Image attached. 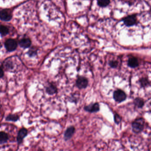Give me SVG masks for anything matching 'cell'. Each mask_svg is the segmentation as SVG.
Instances as JSON below:
<instances>
[{
	"label": "cell",
	"instance_id": "cell-1",
	"mask_svg": "<svg viewBox=\"0 0 151 151\" xmlns=\"http://www.w3.org/2000/svg\"><path fill=\"white\" fill-rule=\"evenodd\" d=\"M145 120L142 117L137 118L133 122L132 124V130L135 134L141 133L144 128Z\"/></svg>",
	"mask_w": 151,
	"mask_h": 151
},
{
	"label": "cell",
	"instance_id": "cell-7",
	"mask_svg": "<svg viewBox=\"0 0 151 151\" xmlns=\"http://www.w3.org/2000/svg\"><path fill=\"white\" fill-rule=\"evenodd\" d=\"M11 11L7 9L2 10L0 12V19L4 21H9L12 18Z\"/></svg>",
	"mask_w": 151,
	"mask_h": 151
},
{
	"label": "cell",
	"instance_id": "cell-4",
	"mask_svg": "<svg viewBox=\"0 0 151 151\" xmlns=\"http://www.w3.org/2000/svg\"><path fill=\"white\" fill-rule=\"evenodd\" d=\"M17 43L14 39H8L5 43V47L8 52L14 51L17 48Z\"/></svg>",
	"mask_w": 151,
	"mask_h": 151
},
{
	"label": "cell",
	"instance_id": "cell-6",
	"mask_svg": "<svg viewBox=\"0 0 151 151\" xmlns=\"http://www.w3.org/2000/svg\"><path fill=\"white\" fill-rule=\"evenodd\" d=\"M84 110L88 112L96 113L100 110V105L98 103H91L84 107Z\"/></svg>",
	"mask_w": 151,
	"mask_h": 151
},
{
	"label": "cell",
	"instance_id": "cell-22",
	"mask_svg": "<svg viewBox=\"0 0 151 151\" xmlns=\"http://www.w3.org/2000/svg\"><path fill=\"white\" fill-rule=\"evenodd\" d=\"M4 75V71H3V68L0 66V78H1L3 77Z\"/></svg>",
	"mask_w": 151,
	"mask_h": 151
},
{
	"label": "cell",
	"instance_id": "cell-12",
	"mask_svg": "<svg viewBox=\"0 0 151 151\" xmlns=\"http://www.w3.org/2000/svg\"><path fill=\"white\" fill-rule=\"evenodd\" d=\"M31 44L30 40L27 38H24L20 40L19 42V44L20 47L23 48H28Z\"/></svg>",
	"mask_w": 151,
	"mask_h": 151
},
{
	"label": "cell",
	"instance_id": "cell-11",
	"mask_svg": "<svg viewBox=\"0 0 151 151\" xmlns=\"http://www.w3.org/2000/svg\"><path fill=\"white\" fill-rule=\"evenodd\" d=\"M46 92L49 95H53L57 93V89L56 86L53 84H49L46 88Z\"/></svg>",
	"mask_w": 151,
	"mask_h": 151
},
{
	"label": "cell",
	"instance_id": "cell-21",
	"mask_svg": "<svg viewBox=\"0 0 151 151\" xmlns=\"http://www.w3.org/2000/svg\"><path fill=\"white\" fill-rule=\"evenodd\" d=\"M118 63L117 61L115 60H111L109 63V65L111 68H116L118 66Z\"/></svg>",
	"mask_w": 151,
	"mask_h": 151
},
{
	"label": "cell",
	"instance_id": "cell-5",
	"mask_svg": "<svg viewBox=\"0 0 151 151\" xmlns=\"http://www.w3.org/2000/svg\"><path fill=\"white\" fill-rule=\"evenodd\" d=\"M124 24L128 27L134 25L136 23V16L134 15H130L124 18L123 20Z\"/></svg>",
	"mask_w": 151,
	"mask_h": 151
},
{
	"label": "cell",
	"instance_id": "cell-23",
	"mask_svg": "<svg viewBox=\"0 0 151 151\" xmlns=\"http://www.w3.org/2000/svg\"><path fill=\"white\" fill-rule=\"evenodd\" d=\"M36 54V51L34 50H31L29 52V55L31 56H33V55H35Z\"/></svg>",
	"mask_w": 151,
	"mask_h": 151
},
{
	"label": "cell",
	"instance_id": "cell-9",
	"mask_svg": "<svg viewBox=\"0 0 151 151\" xmlns=\"http://www.w3.org/2000/svg\"><path fill=\"white\" fill-rule=\"evenodd\" d=\"M28 134V130L25 128L21 129L19 131L17 137V141L18 144H20L22 142L23 139L25 138V136H27Z\"/></svg>",
	"mask_w": 151,
	"mask_h": 151
},
{
	"label": "cell",
	"instance_id": "cell-15",
	"mask_svg": "<svg viewBox=\"0 0 151 151\" xmlns=\"http://www.w3.org/2000/svg\"><path fill=\"white\" fill-rule=\"evenodd\" d=\"M139 82L142 87H145L150 85V82L148 79L146 78H142L139 80Z\"/></svg>",
	"mask_w": 151,
	"mask_h": 151
},
{
	"label": "cell",
	"instance_id": "cell-10",
	"mask_svg": "<svg viewBox=\"0 0 151 151\" xmlns=\"http://www.w3.org/2000/svg\"><path fill=\"white\" fill-rule=\"evenodd\" d=\"M139 62L137 58L134 57H131L128 61V66L132 68L137 67L139 66Z\"/></svg>",
	"mask_w": 151,
	"mask_h": 151
},
{
	"label": "cell",
	"instance_id": "cell-19",
	"mask_svg": "<svg viewBox=\"0 0 151 151\" xmlns=\"http://www.w3.org/2000/svg\"><path fill=\"white\" fill-rule=\"evenodd\" d=\"M8 33V29L6 26L1 25L0 26V33L2 36L6 35Z\"/></svg>",
	"mask_w": 151,
	"mask_h": 151
},
{
	"label": "cell",
	"instance_id": "cell-13",
	"mask_svg": "<svg viewBox=\"0 0 151 151\" xmlns=\"http://www.w3.org/2000/svg\"><path fill=\"white\" fill-rule=\"evenodd\" d=\"M9 139L8 134L4 132H0V144L7 143Z\"/></svg>",
	"mask_w": 151,
	"mask_h": 151
},
{
	"label": "cell",
	"instance_id": "cell-2",
	"mask_svg": "<svg viewBox=\"0 0 151 151\" xmlns=\"http://www.w3.org/2000/svg\"><path fill=\"white\" fill-rule=\"evenodd\" d=\"M113 97L115 101L118 103H121L126 100L127 95L123 90L118 89L114 91Z\"/></svg>",
	"mask_w": 151,
	"mask_h": 151
},
{
	"label": "cell",
	"instance_id": "cell-17",
	"mask_svg": "<svg viewBox=\"0 0 151 151\" xmlns=\"http://www.w3.org/2000/svg\"><path fill=\"white\" fill-rule=\"evenodd\" d=\"M98 4L100 6L104 7L107 6L109 5L110 3V0H97Z\"/></svg>",
	"mask_w": 151,
	"mask_h": 151
},
{
	"label": "cell",
	"instance_id": "cell-14",
	"mask_svg": "<svg viewBox=\"0 0 151 151\" xmlns=\"http://www.w3.org/2000/svg\"><path fill=\"white\" fill-rule=\"evenodd\" d=\"M134 103L135 106L138 108H142L145 105L144 100L140 98H136L134 100Z\"/></svg>",
	"mask_w": 151,
	"mask_h": 151
},
{
	"label": "cell",
	"instance_id": "cell-18",
	"mask_svg": "<svg viewBox=\"0 0 151 151\" xmlns=\"http://www.w3.org/2000/svg\"><path fill=\"white\" fill-rule=\"evenodd\" d=\"M18 116L16 115H9L7 117L6 120L8 121H12V122H16L18 119Z\"/></svg>",
	"mask_w": 151,
	"mask_h": 151
},
{
	"label": "cell",
	"instance_id": "cell-3",
	"mask_svg": "<svg viewBox=\"0 0 151 151\" xmlns=\"http://www.w3.org/2000/svg\"><path fill=\"white\" fill-rule=\"evenodd\" d=\"M88 85V80L85 77H78L76 81V85L79 89L86 88Z\"/></svg>",
	"mask_w": 151,
	"mask_h": 151
},
{
	"label": "cell",
	"instance_id": "cell-16",
	"mask_svg": "<svg viewBox=\"0 0 151 151\" xmlns=\"http://www.w3.org/2000/svg\"><path fill=\"white\" fill-rule=\"evenodd\" d=\"M4 66L6 70H11L13 67L12 62L9 59H7L4 62Z\"/></svg>",
	"mask_w": 151,
	"mask_h": 151
},
{
	"label": "cell",
	"instance_id": "cell-8",
	"mask_svg": "<svg viewBox=\"0 0 151 151\" xmlns=\"http://www.w3.org/2000/svg\"><path fill=\"white\" fill-rule=\"evenodd\" d=\"M75 128L73 126L68 127L66 129L64 135V138L65 141H68L70 139H71L75 133Z\"/></svg>",
	"mask_w": 151,
	"mask_h": 151
},
{
	"label": "cell",
	"instance_id": "cell-20",
	"mask_svg": "<svg viewBox=\"0 0 151 151\" xmlns=\"http://www.w3.org/2000/svg\"><path fill=\"white\" fill-rule=\"evenodd\" d=\"M114 121L116 124H118L121 122L122 121V118L119 114L116 113L114 114Z\"/></svg>",
	"mask_w": 151,
	"mask_h": 151
}]
</instances>
